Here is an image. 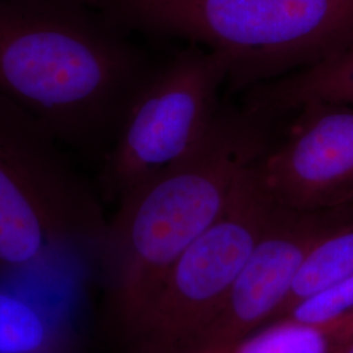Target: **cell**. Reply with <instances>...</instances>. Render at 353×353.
Instances as JSON below:
<instances>
[{
  "label": "cell",
  "mask_w": 353,
  "mask_h": 353,
  "mask_svg": "<svg viewBox=\"0 0 353 353\" xmlns=\"http://www.w3.org/2000/svg\"><path fill=\"white\" fill-rule=\"evenodd\" d=\"M125 33L77 0H0V93L63 145L112 143L154 68Z\"/></svg>",
  "instance_id": "obj_1"
},
{
  "label": "cell",
  "mask_w": 353,
  "mask_h": 353,
  "mask_svg": "<svg viewBox=\"0 0 353 353\" xmlns=\"http://www.w3.org/2000/svg\"><path fill=\"white\" fill-rule=\"evenodd\" d=\"M272 118L223 108L201 143L118 201L101 243L109 303L126 330L169 268L223 212L241 176L267 151Z\"/></svg>",
  "instance_id": "obj_2"
},
{
  "label": "cell",
  "mask_w": 353,
  "mask_h": 353,
  "mask_svg": "<svg viewBox=\"0 0 353 353\" xmlns=\"http://www.w3.org/2000/svg\"><path fill=\"white\" fill-rule=\"evenodd\" d=\"M125 32L176 38L229 63L252 87L335 57L353 42V0H77Z\"/></svg>",
  "instance_id": "obj_3"
},
{
  "label": "cell",
  "mask_w": 353,
  "mask_h": 353,
  "mask_svg": "<svg viewBox=\"0 0 353 353\" xmlns=\"http://www.w3.org/2000/svg\"><path fill=\"white\" fill-rule=\"evenodd\" d=\"M62 143L0 93V268L23 270L51 252L101 242L106 223Z\"/></svg>",
  "instance_id": "obj_4"
},
{
  "label": "cell",
  "mask_w": 353,
  "mask_h": 353,
  "mask_svg": "<svg viewBox=\"0 0 353 353\" xmlns=\"http://www.w3.org/2000/svg\"><path fill=\"white\" fill-rule=\"evenodd\" d=\"M256 164V163H255ZM255 164L125 330L132 353H181L217 314L278 211Z\"/></svg>",
  "instance_id": "obj_5"
},
{
  "label": "cell",
  "mask_w": 353,
  "mask_h": 353,
  "mask_svg": "<svg viewBox=\"0 0 353 353\" xmlns=\"http://www.w3.org/2000/svg\"><path fill=\"white\" fill-rule=\"evenodd\" d=\"M225 57L191 45L154 67L130 103L101 169L117 202L144 179L186 156L214 126L228 84Z\"/></svg>",
  "instance_id": "obj_6"
},
{
  "label": "cell",
  "mask_w": 353,
  "mask_h": 353,
  "mask_svg": "<svg viewBox=\"0 0 353 353\" xmlns=\"http://www.w3.org/2000/svg\"><path fill=\"white\" fill-rule=\"evenodd\" d=\"M290 114L255 164L270 195L303 212L353 205V105L309 102Z\"/></svg>",
  "instance_id": "obj_7"
},
{
  "label": "cell",
  "mask_w": 353,
  "mask_h": 353,
  "mask_svg": "<svg viewBox=\"0 0 353 353\" xmlns=\"http://www.w3.org/2000/svg\"><path fill=\"white\" fill-rule=\"evenodd\" d=\"M353 205L303 212L279 205L214 319L181 353L216 348L274 321L290 299L305 258Z\"/></svg>",
  "instance_id": "obj_8"
},
{
  "label": "cell",
  "mask_w": 353,
  "mask_h": 353,
  "mask_svg": "<svg viewBox=\"0 0 353 353\" xmlns=\"http://www.w3.org/2000/svg\"><path fill=\"white\" fill-rule=\"evenodd\" d=\"M309 102L353 105V42L327 61L246 90L242 106L281 118Z\"/></svg>",
  "instance_id": "obj_9"
},
{
  "label": "cell",
  "mask_w": 353,
  "mask_h": 353,
  "mask_svg": "<svg viewBox=\"0 0 353 353\" xmlns=\"http://www.w3.org/2000/svg\"><path fill=\"white\" fill-rule=\"evenodd\" d=\"M353 344V314L325 323L275 319L224 345L186 353H344Z\"/></svg>",
  "instance_id": "obj_10"
},
{
  "label": "cell",
  "mask_w": 353,
  "mask_h": 353,
  "mask_svg": "<svg viewBox=\"0 0 353 353\" xmlns=\"http://www.w3.org/2000/svg\"><path fill=\"white\" fill-rule=\"evenodd\" d=\"M351 274H353V212L327 232L307 254L294 279L290 299L276 318L303 299Z\"/></svg>",
  "instance_id": "obj_11"
},
{
  "label": "cell",
  "mask_w": 353,
  "mask_h": 353,
  "mask_svg": "<svg viewBox=\"0 0 353 353\" xmlns=\"http://www.w3.org/2000/svg\"><path fill=\"white\" fill-rule=\"evenodd\" d=\"M54 338V326L38 305L0 290V353H49Z\"/></svg>",
  "instance_id": "obj_12"
},
{
  "label": "cell",
  "mask_w": 353,
  "mask_h": 353,
  "mask_svg": "<svg viewBox=\"0 0 353 353\" xmlns=\"http://www.w3.org/2000/svg\"><path fill=\"white\" fill-rule=\"evenodd\" d=\"M353 314V274L293 305L276 319L325 323Z\"/></svg>",
  "instance_id": "obj_13"
},
{
  "label": "cell",
  "mask_w": 353,
  "mask_h": 353,
  "mask_svg": "<svg viewBox=\"0 0 353 353\" xmlns=\"http://www.w3.org/2000/svg\"><path fill=\"white\" fill-rule=\"evenodd\" d=\"M344 353H353V344L352 345H351V347H350V348H348V350H347V351H345V352Z\"/></svg>",
  "instance_id": "obj_14"
}]
</instances>
